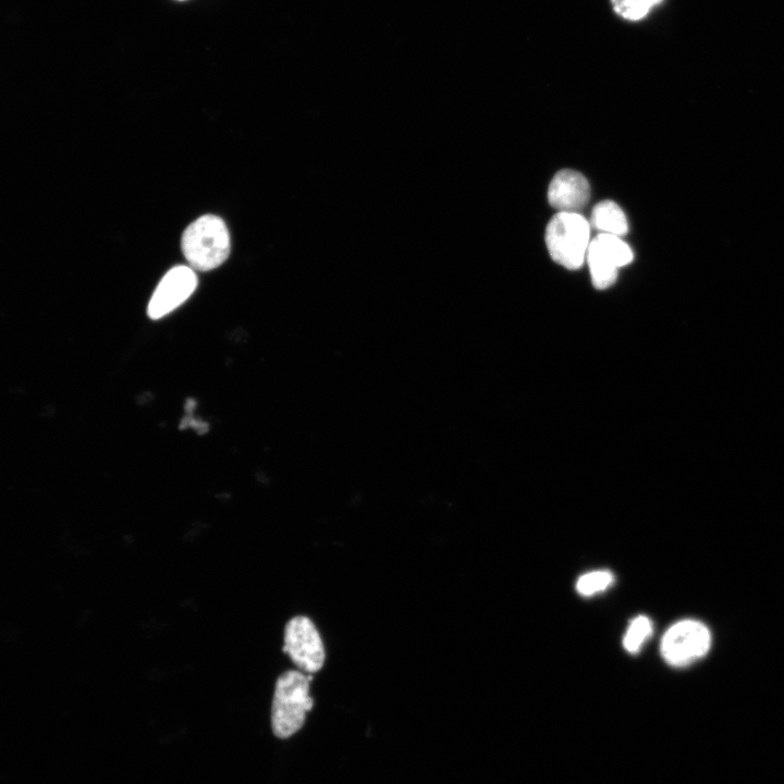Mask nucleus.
<instances>
[{"label":"nucleus","mask_w":784,"mask_h":784,"mask_svg":"<svg viewBox=\"0 0 784 784\" xmlns=\"http://www.w3.org/2000/svg\"><path fill=\"white\" fill-rule=\"evenodd\" d=\"M590 226L601 233L615 236H622L628 232L625 213L612 200H604L595 206L591 212Z\"/></svg>","instance_id":"9"},{"label":"nucleus","mask_w":784,"mask_h":784,"mask_svg":"<svg viewBox=\"0 0 784 784\" xmlns=\"http://www.w3.org/2000/svg\"><path fill=\"white\" fill-rule=\"evenodd\" d=\"M552 259L567 269L581 267L590 243V223L578 212L559 211L546 229Z\"/></svg>","instance_id":"3"},{"label":"nucleus","mask_w":784,"mask_h":784,"mask_svg":"<svg viewBox=\"0 0 784 784\" xmlns=\"http://www.w3.org/2000/svg\"><path fill=\"white\" fill-rule=\"evenodd\" d=\"M180 1H182V0H180Z\"/></svg>","instance_id":"14"},{"label":"nucleus","mask_w":784,"mask_h":784,"mask_svg":"<svg viewBox=\"0 0 784 784\" xmlns=\"http://www.w3.org/2000/svg\"><path fill=\"white\" fill-rule=\"evenodd\" d=\"M196 286L197 277L191 267H173L157 285L148 304V316L159 319L168 315L183 304Z\"/></svg>","instance_id":"7"},{"label":"nucleus","mask_w":784,"mask_h":784,"mask_svg":"<svg viewBox=\"0 0 784 784\" xmlns=\"http://www.w3.org/2000/svg\"><path fill=\"white\" fill-rule=\"evenodd\" d=\"M711 644L709 629L702 623L684 620L672 625L661 641V653L674 666H685L703 657Z\"/></svg>","instance_id":"5"},{"label":"nucleus","mask_w":784,"mask_h":784,"mask_svg":"<svg viewBox=\"0 0 784 784\" xmlns=\"http://www.w3.org/2000/svg\"><path fill=\"white\" fill-rule=\"evenodd\" d=\"M589 198L588 181L575 170H561L551 180L548 199L550 205L560 211L577 212L586 206Z\"/></svg>","instance_id":"8"},{"label":"nucleus","mask_w":784,"mask_h":784,"mask_svg":"<svg viewBox=\"0 0 784 784\" xmlns=\"http://www.w3.org/2000/svg\"><path fill=\"white\" fill-rule=\"evenodd\" d=\"M651 632L652 624L647 616L635 617L623 638L624 648L630 653L637 652Z\"/></svg>","instance_id":"10"},{"label":"nucleus","mask_w":784,"mask_h":784,"mask_svg":"<svg viewBox=\"0 0 784 784\" xmlns=\"http://www.w3.org/2000/svg\"><path fill=\"white\" fill-rule=\"evenodd\" d=\"M615 12L629 21L645 17L662 0H611Z\"/></svg>","instance_id":"11"},{"label":"nucleus","mask_w":784,"mask_h":784,"mask_svg":"<svg viewBox=\"0 0 784 784\" xmlns=\"http://www.w3.org/2000/svg\"><path fill=\"white\" fill-rule=\"evenodd\" d=\"M311 679V674L299 670H287L277 678L271 703V728L278 738H289L304 725L307 712L314 707L309 695Z\"/></svg>","instance_id":"1"},{"label":"nucleus","mask_w":784,"mask_h":784,"mask_svg":"<svg viewBox=\"0 0 784 784\" xmlns=\"http://www.w3.org/2000/svg\"><path fill=\"white\" fill-rule=\"evenodd\" d=\"M194 407H195V401L187 400V402L185 404L186 416L182 419L180 427H181V429L191 427V428H194L198 433H204L208 430V425L201 420H197L193 416Z\"/></svg>","instance_id":"13"},{"label":"nucleus","mask_w":784,"mask_h":784,"mask_svg":"<svg viewBox=\"0 0 784 784\" xmlns=\"http://www.w3.org/2000/svg\"><path fill=\"white\" fill-rule=\"evenodd\" d=\"M586 258L593 285L605 289L616 280L618 268L633 260V252L620 236L600 233L590 241Z\"/></svg>","instance_id":"6"},{"label":"nucleus","mask_w":784,"mask_h":784,"mask_svg":"<svg viewBox=\"0 0 784 784\" xmlns=\"http://www.w3.org/2000/svg\"><path fill=\"white\" fill-rule=\"evenodd\" d=\"M613 581V575L609 571H595L581 575L576 584L577 591L583 596H591L607 589Z\"/></svg>","instance_id":"12"},{"label":"nucleus","mask_w":784,"mask_h":784,"mask_svg":"<svg viewBox=\"0 0 784 784\" xmlns=\"http://www.w3.org/2000/svg\"><path fill=\"white\" fill-rule=\"evenodd\" d=\"M182 250L192 269L207 271L220 266L230 254V235L223 220L213 215L195 220L182 235Z\"/></svg>","instance_id":"2"},{"label":"nucleus","mask_w":784,"mask_h":784,"mask_svg":"<svg viewBox=\"0 0 784 784\" xmlns=\"http://www.w3.org/2000/svg\"><path fill=\"white\" fill-rule=\"evenodd\" d=\"M282 650L306 674L318 672L326 660L320 634L311 620L304 615L294 616L286 623Z\"/></svg>","instance_id":"4"}]
</instances>
